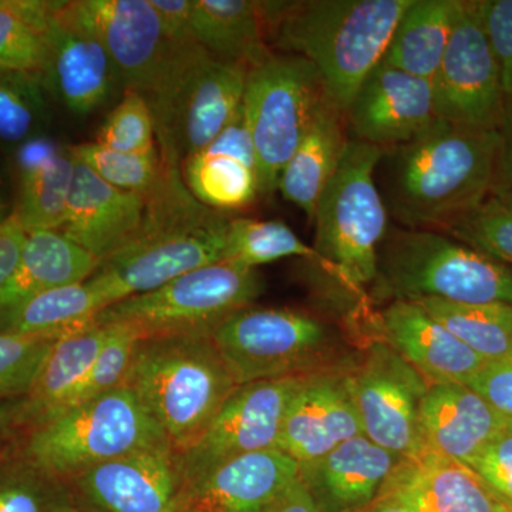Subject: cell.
Returning <instances> with one entry per match:
<instances>
[{"label":"cell","mask_w":512,"mask_h":512,"mask_svg":"<svg viewBox=\"0 0 512 512\" xmlns=\"http://www.w3.org/2000/svg\"><path fill=\"white\" fill-rule=\"evenodd\" d=\"M503 138L437 120L403 146L383 153L387 211L406 229L443 231L501 188Z\"/></svg>","instance_id":"obj_1"},{"label":"cell","mask_w":512,"mask_h":512,"mask_svg":"<svg viewBox=\"0 0 512 512\" xmlns=\"http://www.w3.org/2000/svg\"><path fill=\"white\" fill-rule=\"evenodd\" d=\"M161 164L140 228L87 279L106 308L224 261L229 218L192 195L180 164Z\"/></svg>","instance_id":"obj_2"},{"label":"cell","mask_w":512,"mask_h":512,"mask_svg":"<svg viewBox=\"0 0 512 512\" xmlns=\"http://www.w3.org/2000/svg\"><path fill=\"white\" fill-rule=\"evenodd\" d=\"M412 0L264 2L269 43L318 70L343 114L387 47Z\"/></svg>","instance_id":"obj_3"},{"label":"cell","mask_w":512,"mask_h":512,"mask_svg":"<svg viewBox=\"0 0 512 512\" xmlns=\"http://www.w3.org/2000/svg\"><path fill=\"white\" fill-rule=\"evenodd\" d=\"M124 384L181 454L200 440L238 386L211 332L138 339Z\"/></svg>","instance_id":"obj_4"},{"label":"cell","mask_w":512,"mask_h":512,"mask_svg":"<svg viewBox=\"0 0 512 512\" xmlns=\"http://www.w3.org/2000/svg\"><path fill=\"white\" fill-rule=\"evenodd\" d=\"M212 338L238 386L342 369L365 340L318 313L254 305L229 315Z\"/></svg>","instance_id":"obj_5"},{"label":"cell","mask_w":512,"mask_h":512,"mask_svg":"<svg viewBox=\"0 0 512 512\" xmlns=\"http://www.w3.org/2000/svg\"><path fill=\"white\" fill-rule=\"evenodd\" d=\"M372 292L387 302L512 305V268L443 232L394 229L380 245Z\"/></svg>","instance_id":"obj_6"},{"label":"cell","mask_w":512,"mask_h":512,"mask_svg":"<svg viewBox=\"0 0 512 512\" xmlns=\"http://www.w3.org/2000/svg\"><path fill=\"white\" fill-rule=\"evenodd\" d=\"M383 153L349 137L313 215L319 265L353 292L372 288L377 254L389 234L390 214L376 184Z\"/></svg>","instance_id":"obj_7"},{"label":"cell","mask_w":512,"mask_h":512,"mask_svg":"<svg viewBox=\"0 0 512 512\" xmlns=\"http://www.w3.org/2000/svg\"><path fill=\"white\" fill-rule=\"evenodd\" d=\"M164 446L171 444L163 430L137 394L121 384L30 429L20 453L47 473L72 481L106 461Z\"/></svg>","instance_id":"obj_8"},{"label":"cell","mask_w":512,"mask_h":512,"mask_svg":"<svg viewBox=\"0 0 512 512\" xmlns=\"http://www.w3.org/2000/svg\"><path fill=\"white\" fill-rule=\"evenodd\" d=\"M249 69L210 55L197 42L183 47L147 99L161 161L181 165L220 136L241 110Z\"/></svg>","instance_id":"obj_9"},{"label":"cell","mask_w":512,"mask_h":512,"mask_svg":"<svg viewBox=\"0 0 512 512\" xmlns=\"http://www.w3.org/2000/svg\"><path fill=\"white\" fill-rule=\"evenodd\" d=\"M328 100L318 70L303 57L274 52L249 69L242 109L258 161L261 195L278 190L285 164Z\"/></svg>","instance_id":"obj_10"},{"label":"cell","mask_w":512,"mask_h":512,"mask_svg":"<svg viewBox=\"0 0 512 512\" xmlns=\"http://www.w3.org/2000/svg\"><path fill=\"white\" fill-rule=\"evenodd\" d=\"M264 292L258 269L221 261L178 276L154 291L114 303L97 323H126L140 339L211 332L232 313L252 305Z\"/></svg>","instance_id":"obj_11"},{"label":"cell","mask_w":512,"mask_h":512,"mask_svg":"<svg viewBox=\"0 0 512 512\" xmlns=\"http://www.w3.org/2000/svg\"><path fill=\"white\" fill-rule=\"evenodd\" d=\"M363 436L396 456L421 450L419 414L429 383L384 340L365 339L343 367Z\"/></svg>","instance_id":"obj_12"},{"label":"cell","mask_w":512,"mask_h":512,"mask_svg":"<svg viewBox=\"0 0 512 512\" xmlns=\"http://www.w3.org/2000/svg\"><path fill=\"white\" fill-rule=\"evenodd\" d=\"M63 10L99 39L124 90H137L146 99L157 92L185 46L168 39L150 0H73L64 2Z\"/></svg>","instance_id":"obj_13"},{"label":"cell","mask_w":512,"mask_h":512,"mask_svg":"<svg viewBox=\"0 0 512 512\" xmlns=\"http://www.w3.org/2000/svg\"><path fill=\"white\" fill-rule=\"evenodd\" d=\"M431 84L440 120L500 130L505 113L503 84L481 22L478 0H464Z\"/></svg>","instance_id":"obj_14"},{"label":"cell","mask_w":512,"mask_h":512,"mask_svg":"<svg viewBox=\"0 0 512 512\" xmlns=\"http://www.w3.org/2000/svg\"><path fill=\"white\" fill-rule=\"evenodd\" d=\"M301 380L239 384L200 440L181 454L187 487L234 458L278 448L286 410Z\"/></svg>","instance_id":"obj_15"},{"label":"cell","mask_w":512,"mask_h":512,"mask_svg":"<svg viewBox=\"0 0 512 512\" xmlns=\"http://www.w3.org/2000/svg\"><path fill=\"white\" fill-rule=\"evenodd\" d=\"M70 484L96 512H178L187 487L183 457L171 446L106 461Z\"/></svg>","instance_id":"obj_16"},{"label":"cell","mask_w":512,"mask_h":512,"mask_svg":"<svg viewBox=\"0 0 512 512\" xmlns=\"http://www.w3.org/2000/svg\"><path fill=\"white\" fill-rule=\"evenodd\" d=\"M437 120L430 80L383 62L367 76L345 114L350 138L384 151L410 143Z\"/></svg>","instance_id":"obj_17"},{"label":"cell","mask_w":512,"mask_h":512,"mask_svg":"<svg viewBox=\"0 0 512 512\" xmlns=\"http://www.w3.org/2000/svg\"><path fill=\"white\" fill-rule=\"evenodd\" d=\"M376 498L410 512H512L473 468L429 450L400 458Z\"/></svg>","instance_id":"obj_18"},{"label":"cell","mask_w":512,"mask_h":512,"mask_svg":"<svg viewBox=\"0 0 512 512\" xmlns=\"http://www.w3.org/2000/svg\"><path fill=\"white\" fill-rule=\"evenodd\" d=\"M343 367L303 376L293 393L278 448L299 466L363 434Z\"/></svg>","instance_id":"obj_19"},{"label":"cell","mask_w":512,"mask_h":512,"mask_svg":"<svg viewBox=\"0 0 512 512\" xmlns=\"http://www.w3.org/2000/svg\"><path fill=\"white\" fill-rule=\"evenodd\" d=\"M63 5L53 22L42 82L66 109L84 116L104 106L123 80L99 39L67 16Z\"/></svg>","instance_id":"obj_20"},{"label":"cell","mask_w":512,"mask_h":512,"mask_svg":"<svg viewBox=\"0 0 512 512\" xmlns=\"http://www.w3.org/2000/svg\"><path fill=\"white\" fill-rule=\"evenodd\" d=\"M376 338L392 346L431 384H468L485 365L468 346L414 301H393L377 315Z\"/></svg>","instance_id":"obj_21"},{"label":"cell","mask_w":512,"mask_h":512,"mask_svg":"<svg viewBox=\"0 0 512 512\" xmlns=\"http://www.w3.org/2000/svg\"><path fill=\"white\" fill-rule=\"evenodd\" d=\"M146 197L113 187L76 161L72 191L59 231L96 256L101 264L136 234L146 211Z\"/></svg>","instance_id":"obj_22"},{"label":"cell","mask_w":512,"mask_h":512,"mask_svg":"<svg viewBox=\"0 0 512 512\" xmlns=\"http://www.w3.org/2000/svg\"><path fill=\"white\" fill-rule=\"evenodd\" d=\"M299 476L279 448L234 458L185 488L178 512H264Z\"/></svg>","instance_id":"obj_23"},{"label":"cell","mask_w":512,"mask_h":512,"mask_svg":"<svg viewBox=\"0 0 512 512\" xmlns=\"http://www.w3.org/2000/svg\"><path fill=\"white\" fill-rule=\"evenodd\" d=\"M505 430L493 407L467 384H431L421 402V450L468 467Z\"/></svg>","instance_id":"obj_24"},{"label":"cell","mask_w":512,"mask_h":512,"mask_svg":"<svg viewBox=\"0 0 512 512\" xmlns=\"http://www.w3.org/2000/svg\"><path fill=\"white\" fill-rule=\"evenodd\" d=\"M185 184L215 211H237L261 195L258 161L244 109L224 131L181 164Z\"/></svg>","instance_id":"obj_25"},{"label":"cell","mask_w":512,"mask_h":512,"mask_svg":"<svg viewBox=\"0 0 512 512\" xmlns=\"http://www.w3.org/2000/svg\"><path fill=\"white\" fill-rule=\"evenodd\" d=\"M400 458L360 434L299 466V477L319 512L352 511L375 500Z\"/></svg>","instance_id":"obj_26"},{"label":"cell","mask_w":512,"mask_h":512,"mask_svg":"<svg viewBox=\"0 0 512 512\" xmlns=\"http://www.w3.org/2000/svg\"><path fill=\"white\" fill-rule=\"evenodd\" d=\"M111 332L94 322L64 333L53 343L29 393L20 399L19 426L30 429L55 419L89 372Z\"/></svg>","instance_id":"obj_27"},{"label":"cell","mask_w":512,"mask_h":512,"mask_svg":"<svg viewBox=\"0 0 512 512\" xmlns=\"http://www.w3.org/2000/svg\"><path fill=\"white\" fill-rule=\"evenodd\" d=\"M99 265L96 256L59 229L28 232L18 265L0 289V315L50 289L87 281Z\"/></svg>","instance_id":"obj_28"},{"label":"cell","mask_w":512,"mask_h":512,"mask_svg":"<svg viewBox=\"0 0 512 512\" xmlns=\"http://www.w3.org/2000/svg\"><path fill=\"white\" fill-rule=\"evenodd\" d=\"M16 220L26 232L59 229L72 191L74 160L69 147L37 137L18 148Z\"/></svg>","instance_id":"obj_29"},{"label":"cell","mask_w":512,"mask_h":512,"mask_svg":"<svg viewBox=\"0 0 512 512\" xmlns=\"http://www.w3.org/2000/svg\"><path fill=\"white\" fill-rule=\"evenodd\" d=\"M346 143L345 114L328 100L279 175L282 197L301 208L311 221L326 185L338 170Z\"/></svg>","instance_id":"obj_30"},{"label":"cell","mask_w":512,"mask_h":512,"mask_svg":"<svg viewBox=\"0 0 512 512\" xmlns=\"http://www.w3.org/2000/svg\"><path fill=\"white\" fill-rule=\"evenodd\" d=\"M192 33L210 55L252 67L272 55L264 2L194 0Z\"/></svg>","instance_id":"obj_31"},{"label":"cell","mask_w":512,"mask_h":512,"mask_svg":"<svg viewBox=\"0 0 512 512\" xmlns=\"http://www.w3.org/2000/svg\"><path fill=\"white\" fill-rule=\"evenodd\" d=\"M463 3L464 0H412L394 29L383 63L431 82Z\"/></svg>","instance_id":"obj_32"},{"label":"cell","mask_w":512,"mask_h":512,"mask_svg":"<svg viewBox=\"0 0 512 512\" xmlns=\"http://www.w3.org/2000/svg\"><path fill=\"white\" fill-rule=\"evenodd\" d=\"M104 309L89 282L60 286L2 313L0 333L62 336L94 322Z\"/></svg>","instance_id":"obj_33"},{"label":"cell","mask_w":512,"mask_h":512,"mask_svg":"<svg viewBox=\"0 0 512 512\" xmlns=\"http://www.w3.org/2000/svg\"><path fill=\"white\" fill-rule=\"evenodd\" d=\"M60 3L0 0V70L42 76Z\"/></svg>","instance_id":"obj_34"},{"label":"cell","mask_w":512,"mask_h":512,"mask_svg":"<svg viewBox=\"0 0 512 512\" xmlns=\"http://www.w3.org/2000/svg\"><path fill=\"white\" fill-rule=\"evenodd\" d=\"M414 302L423 306L485 362L500 359L512 350V305L456 303L436 298Z\"/></svg>","instance_id":"obj_35"},{"label":"cell","mask_w":512,"mask_h":512,"mask_svg":"<svg viewBox=\"0 0 512 512\" xmlns=\"http://www.w3.org/2000/svg\"><path fill=\"white\" fill-rule=\"evenodd\" d=\"M70 481L23 456L0 458V512H83Z\"/></svg>","instance_id":"obj_36"},{"label":"cell","mask_w":512,"mask_h":512,"mask_svg":"<svg viewBox=\"0 0 512 512\" xmlns=\"http://www.w3.org/2000/svg\"><path fill=\"white\" fill-rule=\"evenodd\" d=\"M292 256L319 265L315 249L306 245L285 222L252 218L229 220L224 261L256 269Z\"/></svg>","instance_id":"obj_37"},{"label":"cell","mask_w":512,"mask_h":512,"mask_svg":"<svg viewBox=\"0 0 512 512\" xmlns=\"http://www.w3.org/2000/svg\"><path fill=\"white\" fill-rule=\"evenodd\" d=\"M46 93L40 74L0 70V143L19 148L40 137Z\"/></svg>","instance_id":"obj_38"},{"label":"cell","mask_w":512,"mask_h":512,"mask_svg":"<svg viewBox=\"0 0 512 512\" xmlns=\"http://www.w3.org/2000/svg\"><path fill=\"white\" fill-rule=\"evenodd\" d=\"M443 234L512 268V190L498 188Z\"/></svg>","instance_id":"obj_39"},{"label":"cell","mask_w":512,"mask_h":512,"mask_svg":"<svg viewBox=\"0 0 512 512\" xmlns=\"http://www.w3.org/2000/svg\"><path fill=\"white\" fill-rule=\"evenodd\" d=\"M74 160L86 165L101 180L113 187L147 195L163 171L160 153L128 154L94 143L69 146Z\"/></svg>","instance_id":"obj_40"},{"label":"cell","mask_w":512,"mask_h":512,"mask_svg":"<svg viewBox=\"0 0 512 512\" xmlns=\"http://www.w3.org/2000/svg\"><path fill=\"white\" fill-rule=\"evenodd\" d=\"M111 332L87 375L64 404L62 414L124 384L140 335L126 323H107ZM57 414V416H59ZM56 416V417H57Z\"/></svg>","instance_id":"obj_41"},{"label":"cell","mask_w":512,"mask_h":512,"mask_svg":"<svg viewBox=\"0 0 512 512\" xmlns=\"http://www.w3.org/2000/svg\"><path fill=\"white\" fill-rule=\"evenodd\" d=\"M96 143L128 154H150L158 150L156 121L143 94L124 90V97L107 116Z\"/></svg>","instance_id":"obj_42"},{"label":"cell","mask_w":512,"mask_h":512,"mask_svg":"<svg viewBox=\"0 0 512 512\" xmlns=\"http://www.w3.org/2000/svg\"><path fill=\"white\" fill-rule=\"evenodd\" d=\"M59 336L0 333V403L23 399Z\"/></svg>","instance_id":"obj_43"},{"label":"cell","mask_w":512,"mask_h":512,"mask_svg":"<svg viewBox=\"0 0 512 512\" xmlns=\"http://www.w3.org/2000/svg\"><path fill=\"white\" fill-rule=\"evenodd\" d=\"M478 9L500 69L507 104L512 100V0H478Z\"/></svg>","instance_id":"obj_44"},{"label":"cell","mask_w":512,"mask_h":512,"mask_svg":"<svg viewBox=\"0 0 512 512\" xmlns=\"http://www.w3.org/2000/svg\"><path fill=\"white\" fill-rule=\"evenodd\" d=\"M468 387L480 394L512 431V350L507 355L487 362Z\"/></svg>","instance_id":"obj_45"},{"label":"cell","mask_w":512,"mask_h":512,"mask_svg":"<svg viewBox=\"0 0 512 512\" xmlns=\"http://www.w3.org/2000/svg\"><path fill=\"white\" fill-rule=\"evenodd\" d=\"M470 467L512 510V431L495 437Z\"/></svg>","instance_id":"obj_46"},{"label":"cell","mask_w":512,"mask_h":512,"mask_svg":"<svg viewBox=\"0 0 512 512\" xmlns=\"http://www.w3.org/2000/svg\"><path fill=\"white\" fill-rule=\"evenodd\" d=\"M165 35L177 45L195 42L192 33L194 0H150Z\"/></svg>","instance_id":"obj_47"},{"label":"cell","mask_w":512,"mask_h":512,"mask_svg":"<svg viewBox=\"0 0 512 512\" xmlns=\"http://www.w3.org/2000/svg\"><path fill=\"white\" fill-rule=\"evenodd\" d=\"M26 234L28 232L19 224L15 215L0 228V289L8 282L18 265Z\"/></svg>","instance_id":"obj_48"},{"label":"cell","mask_w":512,"mask_h":512,"mask_svg":"<svg viewBox=\"0 0 512 512\" xmlns=\"http://www.w3.org/2000/svg\"><path fill=\"white\" fill-rule=\"evenodd\" d=\"M264 512H319V508L308 487L298 476L265 508Z\"/></svg>","instance_id":"obj_49"},{"label":"cell","mask_w":512,"mask_h":512,"mask_svg":"<svg viewBox=\"0 0 512 512\" xmlns=\"http://www.w3.org/2000/svg\"><path fill=\"white\" fill-rule=\"evenodd\" d=\"M503 138V165H501V188L512 190V100L505 104L503 124L500 128Z\"/></svg>","instance_id":"obj_50"},{"label":"cell","mask_w":512,"mask_h":512,"mask_svg":"<svg viewBox=\"0 0 512 512\" xmlns=\"http://www.w3.org/2000/svg\"><path fill=\"white\" fill-rule=\"evenodd\" d=\"M20 399L0 403V448L8 440L13 427L19 426Z\"/></svg>","instance_id":"obj_51"},{"label":"cell","mask_w":512,"mask_h":512,"mask_svg":"<svg viewBox=\"0 0 512 512\" xmlns=\"http://www.w3.org/2000/svg\"><path fill=\"white\" fill-rule=\"evenodd\" d=\"M13 212H15V200H12L9 188L0 178V228L12 218Z\"/></svg>","instance_id":"obj_52"},{"label":"cell","mask_w":512,"mask_h":512,"mask_svg":"<svg viewBox=\"0 0 512 512\" xmlns=\"http://www.w3.org/2000/svg\"><path fill=\"white\" fill-rule=\"evenodd\" d=\"M346 512H410L407 511L406 508H403L402 505L392 503V501L380 500V498H375L369 505L366 507L357 508V510L346 511Z\"/></svg>","instance_id":"obj_53"},{"label":"cell","mask_w":512,"mask_h":512,"mask_svg":"<svg viewBox=\"0 0 512 512\" xmlns=\"http://www.w3.org/2000/svg\"><path fill=\"white\" fill-rule=\"evenodd\" d=\"M83 512H87V511H83Z\"/></svg>","instance_id":"obj_54"}]
</instances>
